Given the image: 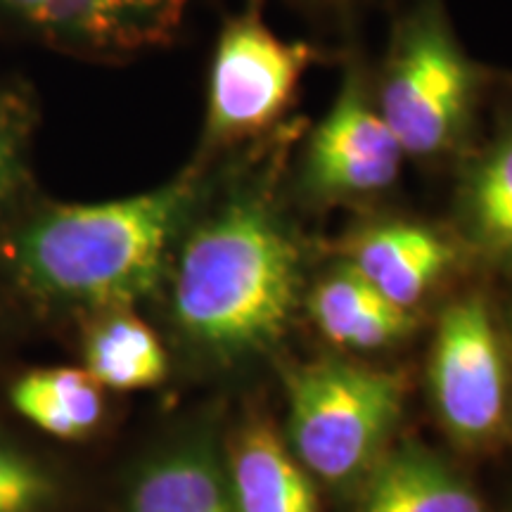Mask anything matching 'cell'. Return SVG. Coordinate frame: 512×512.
<instances>
[{
	"label": "cell",
	"mask_w": 512,
	"mask_h": 512,
	"mask_svg": "<svg viewBox=\"0 0 512 512\" xmlns=\"http://www.w3.org/2000/svg\"><path fill=\"white\" fill-rule=\"evenodd\" d=\"M211 162L110 202H22L0 221V278L41 313L136 309L164 287L171 252L209 188Z\"/></svg>",
	"instance_id": "obj_1"
},
{
	"label": "cell",
	"mask_w": 512,
	"mask_h": 512,
	"mask_svg": "<svg viewBox=\"0 0 512 512\" xmlns=\"http://www.w3.org/2000/svg\"><path fill=\"white\" fill-rule=\"evenodd\" d=\"M273 164L207 192L171 252L164 285L169 316L185 347L233 363L283 339L302 302V242L273 202Z\"/></svg>",
	"instance_id": "obj_2"
},
{
	"label": "cell",
	"mask_w": 512,
	"mask_h": 512,
	"mask_svg": "<svg viewBox=\"0 0 512 512\" xmlns=\"http://www.w3.org/2000/svg\"><path fill=\"white\" fill-rule=\"evenodd\" d=\"M491 86L448 22L441 0H418L392 31L375 105L403 155L418 162L463 157Z\"/></svg>",
	"instance_id": "obj_3"
},
{
	"label": "cell",
	"mask_w": 512,
	"mask_h": 512,
	"mask_svg": "<svg viewBox=\"0 0 512 512\" xmlns=\"http://www.w3.org/2000/svg\"><path fill=\"white\" fill-rule=\"evenodd\" d=\"M287 446L313 479L363 482L401 420L406 387L389 370L316 358L283 375Z\"/></svg>",
	"instance_id": "obj_4"
},
{
	"label": "cell",
	"mask_w": 512,
	"mask_h": 512,
	"mask_svg": "<svg viewBox=\"0 0 512 512\" xmlns=\"http://www.w3.org/2000/svg\"><path fill=\"white\" fill-rule=\"evenodd\" d=\"M316 57L318 50L309 43L275 34L259 0H249L245 10L223 24L216 41L197 157L211 162L273 131Z\"/></svg>",
	"instance_id": "obj_5"
},
{
	"label": "cell",
	"mask_w": 512,
	"mask_h": 512,
	"mask_svg": "<svg viewBox=\"0 0 512 512\" xmlns=\"http://www.w3.org/2000/svg\"><path fill=\"white\" fill-rule=\"evenodd\" d=\"M430 396L458 446L484 448L503 437L512 368L505 330L484 292L463 294L439 316L430 351Z\"/></svg>",
	"instance_id": "obj_6"
},
{
	"label": "cell",
	"mask_w": 512,
	"mask_h": 512,
	"mask_svg": "<svg viewBox=\"0 0 512 512\" xmlns=\"http://www.w3.org/2000/svg\"><path fill=\"white\" fill-rule=\"evenodd\" d=\"M403 159L366 74L351 64L330 112L306 143L299 190L318 204L368 200L394 188Z\"/></svg>",
	"instance_id": "obj_7"
},
{
	"label": "cell",
	"mask_w": 512,
	"mask_h": 512,
	"mask_svg": "<svg viewBox=\"0 0 512 512\" xmlns=\"http://www.w3.org/2000/svg\"><path fill=\"white\" fill-rule=\"evenodd\" d=\"M188 0H0V29L60 53L124 60L174 41Z\"/></svg>",
	"instance_id": "obj_8"
},
{
	"label": "cell",
	"mask_w": 512,
	"mask_h": 512,
	"mask_svg": "<svg viewBox=\"0 0 512 512\" xmlns=\"http://www.w3.org/2000/svg\"><path fill=\"white\" fill-rule=\"evenodd\" d=\"M456 228L465 252L512 273V95L494 128L463 155Z\"/></svg>",
	"instance_id": "obj_9"
},
{
	"label": "cell",
	"mask_w": 512,
	"mask_h": 512,
	"mask_svg": "<svg viewBox=\"0 0 512 512\" xmlns=\"http://www.w3.org/2000/svg\"><path fill=\"white\" fill-rule=\"evenodd\" d=\"M458 245L425 223L387 219L358 228L342 261L389 302L413 311L458 266Z\"/></svg>",
	"instance_id": "obj_10"
},
{
	"label": "cell",
	"mask_w": 512,
	"mask_h": 512,
	"mask_svg": "<svg viewBox=\"0 0 512 512\" xmlns=\"http://www.w3.org/2000/svg\"><path fill=\"white\" fill-rule=\"evenodd\" d=\"M221 456L238 512H320L313 477L266 422H245Z\"/></svg>",
	"instance_id": "obj_11"
},
{
	"label": "cell",
	"mask_w": 512,
	"mask_h": 512,
	"mask_svg": "<svg viewBox=\"0 0 512 512\" xmlns=\"http://www.w3.org/2000/svg\"><path fill=\"white\" fill-rule=\"evenodd\" d=\"M126 512H238L223 456L207 439H181L138 465Z\"/></svg>",
	"instance_id": "obj_12"
},
{
	"label": "cell",
	"mask_w": 512,
	"mask_h": 512,
	"mask_svg": "<svg viewBox=\"0 0 512 512\" xmlns=\"http://www.w3.org/2000/svg\"><path fill=\"white\" fill-rule=\"evenodd\" d=\"M309 313L320 335L347 351L394 347L415 328L413 311L382 297L347 261H339L313 285Z\"/></svg>",
	"instance_id": "obj_13"
},
{
	"label": "cell",
	"mask_w": 512,
	"mask_h": 512,
	"mask_svg": "<svg viewBox=\"0 0 512 512\" xmlns=\"http://www.w3.org/2000/svg\"><path fill=\"white\" fill-rule=\"evenodd\" d=\"M363 482L358 512H486L475 486L418 444L384 453Z\"/></svg>",
	"instance_id": "obj_14"
},
{
	"label": "cell",
	"mask_w": 512,
	"mask_h": 512,
	"mask_svg": "<svg viewBox=\"0 0 512 512\" xmlns=\"http://www.w3.org/2000/svg\"><path fill=\"white\" fill-rule=\"evenodd\" d=\"M83 368L100 387L136 392L164 382L169 354L162 339L133 309H110L83 318Z\"/></svg>",
	"instance_id": "obj_15"
},
{
	"label": "cell",
	"mask_w": 512,
	"mask_h": 512,
	"mask_svg": "<svg viewBox=\"0 0 512 512\" xmlns=\"http://www.w3.org/2000/svg\"><path fill=\"white\" fill-rule=\"evenodd\" d=\"M105 387L86 368H34L17 375L8 389L15 413L38 432L81 441L98 432L107 413Z\"/></svg>",
	"instance_id": "obj_16"
},
{
	"label": "cell",
	"mask_w": 512,
	"mask_h": 512,
	"mask_svg": "<svg viewBox=\"0 0 512 512\" xmlns=\"http://www.w3.org/2000/svg\"><path fill=\"white\" fill-rule=\"evenodd\" d=\"M36 102L22 83L0 81V221L27 202Z\"/></svg>",
	"instance_id": "obj_17"
},
{
	"label": "cell",
	"mask_w": 512,
	"mask_h": 512,
	"mask_svg": "<svg viewBox=\"0 0 512 512\" xmlns=\"http://www.w3.org/2000/svg\"><path fill=\"white\" fill-rule=\"evenodd\" d=\"M60 486L31 453L0 441V512H50Z\"/></svg>",
	"instance_id": "obj_18"
},
{
	"label": "cell",
	"mask_w": 512,
	"mask_h": 512,
	"mask_svg": "<svg viewBox=\"0 0 512 512\" xmlns=\"http://www.w3.org/2000/svg\"><path fill=\"white\" fill-rule=\"evenodd\" d=\"M309 8L323 10V12H335V15H347V12L368 5L370 0H302Z\"/></svg>",
	"instance_id": "obj_19"
},
{
	"label": "cell",
	"mask_w": 512,
	"mask_h": 512,
	"mask_svg": "<svg viewBox=\"0 0 512 512\" xmlns=\"http://www.w3.org/2000/svg\"><path fill=\"white\" fill-rule=\"evenodd\" d=\"M505 342H508V354H510V368H512V309L508 313V323H505Z\"/></svg>",
	"instance_id": "obj_20"
}]
</instances>
